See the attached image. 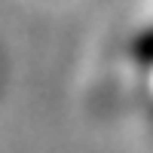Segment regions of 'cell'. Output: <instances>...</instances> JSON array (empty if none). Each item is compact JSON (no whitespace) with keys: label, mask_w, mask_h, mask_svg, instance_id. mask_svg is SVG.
Masks as SVG:
<instances>
[{"label":"cell","mask_w":153,"mask_h":153,"mask_svg":"<svg viewBox=\"0 0 153 153\" xmlns=\"http://www.w3.org/2000/svg\"><path fill=\"white\" fill-rule=\"evenodd\" d=\"M132 52H135V58L141 61V65L153 68V25H150L144 34H138V40L132 43Z\"/></svg>","instance_id":"6da1fadb"}]
</instances>
